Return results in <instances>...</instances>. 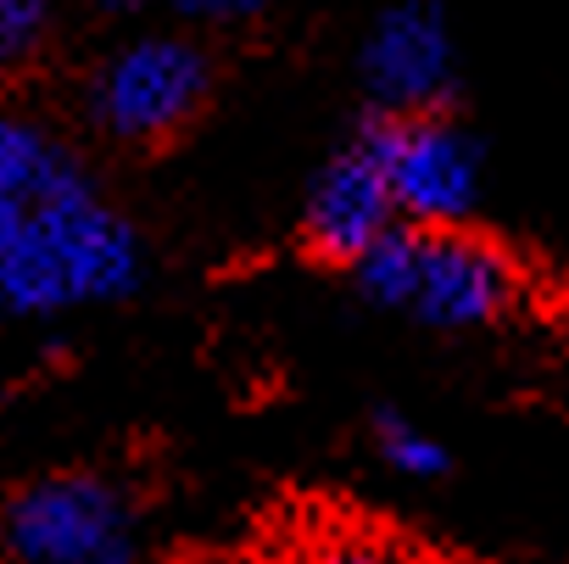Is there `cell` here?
<instances>
[{
	"label": "cell",
	"mask_w": 569,
	"mask_h": 564,
	"mask_svg": "<svg viewBox=\"0 0 569 564\" xmlns=\"http://www.w3.org/2000/svg\"><path fill=\"white\" fill-rule=\"evenodd\" d=\"M96 7H101V12H140L146 0H96Z\"/></svg>",
	"instance_id": "obj_13"
},
{
	"label": "cell",
	"mask_w": 569,
	"mask_h": 564,
	"mask_svg": "<svg viewBox=\"0 0 569 564\" xmlns=\"http://www.w3.org/2000/svg\"><path fill=\"white\" fill-rule=\"evenodd\" d=\"M363 90L375 112H441L458 85V46L430 0H397L386 7L358 51Z\"/></svg>",
	"instance_id": "obj_6"
},
{
	"label": "cell",
	"mask_w": 569,
	"mask_h": 564,
	"mask_svg": "<svg viewBox=\"0 0 569 564\" xmlns=\"http://www.w3.org/2000/svg\"><path fill=\"white\" fill-rule=\"evenodd\" d=\"M358 291L430 330H480L519 297V268L463 224H397L358 263Z\"/></svg>",
	"instance_id": "obj_2"
},
{
	"label": "cell",
	"mask_w": 569,
	"mask_h": 564,
	"mask_svg": "<svg viewBox=\"0 0 569 564\" xmlns=\"http://www.w3.org/2000/svg\"><path fill=\"white\" fill-rule=\"evenodd\" d=\"M397 201H391V185L369 151V140L358 135L347 151H336L313 190H308V207H302V235L308 246L325 257V263H358L375 240H386L397 229Z\"/></svg>",
	"instance_id": "obj_7"
},
{
	"label": "cell",
	"mask_w": 569,
	"mask_h": 564,
	"mask_svg": "<svg viewBox=\"0 0 569 564\" xmlns=\"http://www.w3.org/2000/svg\"><path fill=\"white\" fill-rule=\"evenodd\" d=\"M90 179L84 162L34 118L0 112V240H7L46 196Z\"/></svg>",
	"instance_id": "obj_8"
},
{
	"label": "cell",
	"mask_w": 569,
	"mask_h": 564,
	"mask_svg": "<svg viewBox=\"0 0 569 564\" xmlns=\"http://www.w3.org/2000/svg\"><path fill=\"white\" fill-rule=\"evenodd\" d=\"M46 29H51V0H0V68L29 62Z\"/></svg>",
	"instance_id": "obj_10"
},
{
	"label": "cell",
	"mask_w": 569,
	"mask_h": 564,
	"mask_svg": "<svg viewBox=\"0 0 569 564\" xmlns=\"http://www.w3.org/2000/svg\"><path fill=\"white\" fill-rule=\"evenodd\" d=\"M319 564H402V558H397L386 542H375V536H347V542L325 547Z\"/></svg>",
	"instance_id": "obj_12"
},
{
	"label": "cell",
	"mask_w": 569,
	"mask_h": 564,
	"mask_svg": "<svg viewBox=\"0 0 569 564\" xmlns=\"http://www.w3.org/2000/svg\"><path fill=\"white\" fill-rule=\"evenodd\" d=\"M146 251L134 224L90 185L46 196L7 240H0V314L57 319L79 308L118 303L140 286Z\"/></svg>",
	"instance_id": "obj_1"
},
{
	"label": "cell",
	"mask_w": 569,
	"mask_h": 564,
	"mask_svg": "<svg viewBox=\"0 0 569 564\" xmlns=\"http://www.w3.org/2000/svg\"><path fill=\"white\" fill-rule=\"evenodd\" d=\"M363 140L402 224H463L480 207V146L441 112H375Z\"/></svg>",
	"instance_id": "obj_4"
},
{
	"label": "cell",
	"mask_w": 569,
	"mask_h": 564,
	"mask_svg": "<svg viewBox=\"0 0 569 564\" xmlns=\"http://www.w3.org/2000/svg\"><path fill=\"white\" fill-rule=\"evenodd\" d=\"M173 12L190 18V23H212V29H223V23H246V18L268 12V0H173Z\"/></svg>",
	"instance_id": "obj_11"
},
{
	"label": "cell",
	"mask_w": 569,
	"mask_h": 564,
	"mask_svg": "<svg viewBox=\"0 0 569 564\" xmlns=\"http://www.w3.org/2000/svg\"><path fill=\"white\" fill-rule=\"evenodd\" d=\"M375 447L408 481H436L447 469V447L430 431H419L413 419H402V414H375Z\"/></svg>",
	"instance_id": "obj_9"
},
{
	"label": "cell",
	"mask_w": 569,
	"mask_h": 564,
	"mask_svg": "<svg viewBox=\"0 0 569 564\" xmlns=\"http://www.w3.org/2000/svg\"><path fill=\"white\" fill-rule=\"evenodd\" d=\"M212 101V57L190 34H140L90 79V118L123 146L184 135Z\"/></svg>",
	"instance_id": "obj_3"
},
{
	"label": "cell",
	"mask_w": 569,
	"mask_h": 564,
	"mask_svg": "<svg viewBox=\"0 0 569 564\" xmlns=\"http://www.w3.org/2000/svg\"><path fill=\"white\" fill-rule=\"evenodd\" d=\"M7 547L23 564H129L134 520L112 481L84 469L46 475L12 497Z\"/></svg>",
	"instance_id": "obj_5"
}]
</instances>
